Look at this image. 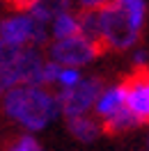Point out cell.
I'll return each mask as SVG.
<instances>
[{
    "instance_id": "1",
    "label": "cell",
    "mask_w": 149,
    "mask_h": 151,
    "mask_svg": "<svg viewBox=\"0 0 149 151\" xmlns=\"http://www.w3.org/2000/svg\"><path fill=\"white\" fill-rule=\"evenodd\" d=\"M2 112L25 131H44L60 110L57 96L39 85H16L2 94Z\"/></svg>"
},
{
    "instance_id": "2",
    "label": "cell",
    "mask_w": 149,
    "mask_h": 151,
    "mask_svg": "<svg viewBox=\"0 0 149 151\" xmlns=\"http://www.w3.org/2000/svg\"><path fill=\"white\" fill-rule=\"evenodd\" d=\"M101 12V30H103V41L108 44V48L115 50H126L138 41L140 30L133 28L126 9L122 7L119 0H112L108 5L99 7Z\"/></svg>"
},
{
    "instance_id": "3",
    "label": "cell",
    "mask_w": 149,
    "mask_h": 151,
    "mask_svg": "<svg viewBox=\"0 0 149 151\" xmlns=\"http://www.w3.org/2000/svg\"><path fill=\"white\" fill-rule=\"evenodd\" d=\"M106 50L101 46H96L92 41H87L83 35L76 37H67V39H55L48 46V55L53 62H57L60 66H83L87 62H92L94 57L103 55Z\"/></svg>"
},
{
    "instance_id": "4",
    "label": "cell",
    "mask_w": 149,
    "mask_h": 151,
    "mask_svg": "<svg viewBox=\"0 0 149 151\" xmlns=\"http://www.w3.org/2000/svg\"><path fill=\"white\" fill-rule=\"evenodd\" d=\"M103 92V83L99 78H90V80H80L76 87H69V89H62L57 94V101H60V110L67 119L69 117H80V114H87V110H92L99 96Z\"/></svg>"
},
{
    "instance_id": "5",
    "label": "cell",
    "mask_w": 149,
    "mask_h": 151,
    "mask_svg": "<svg viewBox=\"0 0 149 151\" xmlns=\"http://www.w3.org/2000/svg\"><path fill=\"white\" fill-rule=\"evenodd\" d=\"M122 87L126 94V108L140 124H149V69L138 64L133 73L124 78Z\"/></svg>"
},
{
    "instance_id": "6",
    "label": "cell",
    "mask_w": 149,
    "mask_h": 151,
    "mask_svg": "<svg viewBox=\"0 0 149 151\" xmlns=\"http://www.w3.org/2000/svg\"><path fill=\"white\" fill-rule=\"evenodd\" d=\"M67 12H71V0H35V5L30 7V16L37 19L39 23L51 25L57 16Z\"/></svg>"
},
{
    "instance_id": "7",
    "label": "cell",
    "mask_w": 149,
    "mask_h": 151,
    "mask_svg": "<svg viewBox=\"0 0 149 151\" xmlns=\"http://www.w3.org/2000/svg\"><path fill=\"white\" fill-rule=\"evenodd\" d=\"M78 25H80V35L87 41H92L96 46H101L103 50H108V44L103 41V30H101V12L96 9H83V14L78 16Z\"/></svg>"
},
{
    "instance_id": "8",
    "label": "cell",
    "mask_w": 149,
    "mask_h": 151,
    "mask_svg": "<svg viewBox=\"0 0 149 151\" xmlns=\"http://www.w3.org/2000/svg\"><path fill=\"white\" fill-rule=\"evenodd\" d=\"M124 105H126L124 87H122V85L108 87V89H103V92H101L99 101H96V105H94V112L99 114L101 119H108V117H112L115 112H119Z\"/></svg>"
},
{
    "instance_id": "9",
    "label": "cell",
    "mask_w": 149,
    "mask_h": 151,
    "mask_svg": "<svg viewBox=\"0 0 149 151\" xmlns=\"http://www.w3.org/2000/svg\"><path fill=\"white\" fill-rule=\"evenodd\" d=\"M67 128H69V133H71L78 142H94L103 131V126L96 122V119H90V117H85V114H80V117H69V119H67Z\"/></svg>"
},
{
    "instance_id": "10",
    "label": "cell",
    "mask_w": 149,
    "mask_h": 151,
    "mask_svg": "<svg viewBox=\"0 0 149 151\" xmlns=\"http://www.w3.org/2000/svg\"><path fill=\"white\" fill-rule=\"evenodd\" d=\"M138 117L131 112L129 108L124 105L119 112H115L112 117H108V119H103V131L106 133H112V135H117V133H126V131H131V128H135L138 126Z\"/></svg>"
},
{
    "instance_id": "11",
    "label": "cell",
    "mask_w": 149,
    "mask_h": 151,
    "mask_svg": "<svg viewBox=\"0 0 149 151\" xmlns=\"http://www.w3.org/2000/svg\"><path fill=\"white\" fill-rule=\"evenodd\" d=\"M51 35L55 39H67V37H76L80 35V25H78V16H74L71 12H67L62 16H57L51 23Z\"/></svg>"
},
{
    "instance_id": "12",
    "label": "cell",
    "mask_w": 149,
    "mask_h": 151,
    "mask_svg": "<svg viewBox=\"0 0 149 151\" xmlns=\"http://www.w3.org/2000/svg\"><path fill=\"white\" fill-rule=\"evenodd\" d=\"M25 46H19V44H12V41H5L0 39V69H9V66L16 64V60L21 57Z\"/></svg>"
},
{
    "instance_id": "13",
    "label": "cell",
    "mask_w": 149,
    "mask_h": 151,
    "mask_svg": "<svg viewBox=\"0 0 149 151\" xmlns=\"http://www.w3.org/2000/svg\"><path fill=\"white\" fill-rule=\"evenodd\" d=\"M122 7L126 9L133 28L140 30L142 28V21H145V0H119Z\"/></svg>"
},
{
    "instance_id": "14",
    "label": "cell",
    "mask_w": 149,
    "mask_h": 151,
    "mask_svg": "<svg viewBox=\"0 0 149 151\" xmlns=\"http://www.w3.org/2000/svg\"><path fill=\"white\" fill-rule=\"evenodd\" d=\"M7 151H44V147L37 142V137L32 135H19L16 140L9 142Z\"/></svg>"
},
{
    "instance_id": "15",
    "label": "cell",
    "mask_w": 149,
    "mask_h": 151,
    "mask_svg": "<svg viewBox=\"0 0 149 151\" xmlns=\"http://www.w3.org/2000/svg\"><path fill=\"white\" fill-rule=\"evenodd\" d=\"M80 80H83V78H80V71H78L76 66H62V71H60V76H57V85L62 87V89L76 87Z\"/></svg>"
},
{
    "instance_id": "16",
    "label": "cell",
    "mask_w": 149,
    "mask_h": 151,
    "mask_svg": "<svg viewBox=\"0 0 149 151\" xmlns=\"http://www.w3.org/2000/svg\"><path fill=\"white\" fill-rule=\"evenodd\" d=\"M60 71H62V66L57 64V62H46L44 64V73H41V85H53V83H57V76H60Z\"/></svg>"
},
{
    "instance_id": "17",
    "label": "cell",
    "mask_w": 149,
    "mask_h": 151,
    "mask_svg": "<svg viewBox=\"0 0 149 151\" xmlns=\"http://www.w3.org/2000/svg\"><path fill=\"white\" fill-rule=\"evenodd\" d=\"M9 7H14L16 12H30V7L35 5V0H5Z\"/></svg>"
},
{
    "instance_id": "18",
    "label": "cell",
    "mask_w": 149,
    "mask_h": 151,
    "mask_svg": "<svg viewBox=\"0 0 149 151\" xmlns=\"http://www.w3.org/2000/svg\"><path fill=\"white\" fill-rule=\"evenodd\" d=\"M78 2H80L83 9H96V7H103V5H108L112 0H78Z\"/></svg>"
},
{
    "instance_id": "19",
    "label": "cell",
    "mask_w": 149,
    "mask_h": 151,
    "mask_svg": "<svg viewBox=\"0 0 149 151\" xmlns=\"http://www.w3.org/2000/svg\"><path fill=\"white\" fill-rule=\"evenodd\" d=\"M7 92V87H5V83H2V76H0V94H5Z\"/></svg>"
}]
</instances>
